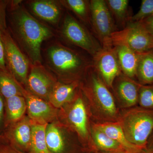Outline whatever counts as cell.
<instances>
[{
    "instance_id": "cell-23",
    "label": "cell",
    "mask_w": 153,
    "mask_h": 153,
    "mask_svg": "<svg viewBox=\"0 0 153 153\" xmlns=\"http://www.w3.org/2000/svg\"><path fill=\"white\" fill-rule=\"evenodd\" d=\"M6 100L8 121L11 123H18L23 117L27 109L25 97L15 96L7 99Z\"/></svg>"
},
{
    "instance_id": "cell-15",
    "label": "cell",
    "mask_w": 153,
    "mask_h": 153,
    "mask_svg": "<svg viewBox=\"0 0 153 153\" xmlns=\"http://www.w3.org/2000/svg\"><path fill=\"white\" fill-rule=\"evenodd\" d=\"M85 103L82 97L76 96L68 112L70 123L80 136L86 137L88 135L87 115Z\"/></svg>"
},
{
    "instance_id": "cell-17",
    "label": "cell",
    "mask_w": 153,
    "mask_h": 153,
    "mask_svg": "<svg viewBox=\"0 0 153 153\" xmlns=\"http://www.w3.org/2000/svg\"><path fill=\"white\" fill-rule=\"evenodd\" d=\"M79 82H57L49 95V100L52 106L59 108L74 97Z\"/></svg>"
},
{
    "instance_id": "cell-25",
    "label": "cell",
    "mask_w": 153,
    "mask_h": 153,
    "mask_svg": "<svg viewBox=\"0 0 153 153\" xmlns=\"http://www.w3.org/2000/svg\"><path fill=\"white\" fill-rule=\"evenodd\" d=\"M46 140L50 153H64L66 144L59 129L53 124H48L46 129Z\"/></svg>"
},
{
    "instance_id": "cell-2",
    "label": "cell",
    "mask_w": 153,
    "mask_h": 153,
    "mask_svg": "<svg viewBox=\"0 0 153 153\" xmlns=\"http://www.w3.org/2000/svg\"><path fill=\"white\" fill-rule=\"evenodd\" d=\"M44 55L46 67L59 76L63 82H79L93 66L92 58L59 42L49 44Z\"/></svg>"
},
{
    "instance_id": "cell-27",
    "label": "cell",
    "mask_w": 153,
    "mask_h": 153,
    "mask_svg": "<svg viewBox=\"0 0 153 153\" xmlns=\"http://www.w3.org/2000/svg\"><path fill=\"white\" fill-rule=\"evenodd\" d=\"M138 104L143 108L153 110V84L141 85Z\"/></svg>"
},
{
    "instance_id": "cell-19",
    "label": "cell",
    "mask_w": 153,
    "mask_h": 153,
    "mask_svg": "<svg viewBox=\"0 0 153 153\" xmlns=\"http://www.w3.org/2000/svg\"><path fill=\"white\" fill-rule=\"evenodd\" d=\"M136 77L141 85L153 84V50L140 54Z\"/></svg>"
},
{
    "instance_id": "cell-30",
    "label": "cell",
    "mask_w": 153,
    "mask_h": 153,
    "mask_svg": "<svg viewBox=\"0 0 153 153\" xmlns=\"http://www.w3.org/2000/svg\"><path fill=\"white\" fill-rule=\"evenodd\" d=\"M4 31L0 30V70L8 71L6 66L5 53L2 40V33Z\"/></svg>"
},
{
    "instance_id": "cell-21",
    "label": "cell",
    "mask_w": 153,
    "mask_h": 153,
    "mask_svg": "<svg viewBox=\"0 0 153 153\" xmlns=\"http://www.w3.org/2000/svg\"><path fill=\"white\" fill-rule=\"evenodd\" d=\"M25 90L9 72L0 70V94L5 99L15 96H24Z\"/></svg>"
},
{
    "instance_id": "cell-28",
    "label": "cell",
    "mask_w": 153,
    "mask_h": 153,
    "mask_svg": "<svg viewBox=\"0 0 153 153\" xmlns=\"http://www.w3.org/2000/svg\"><path fill=\"white\" fill-rule=\"evenodd\" d=\"M153 16V0H142L139 10L132 16L131 22H141Z\"/></svg>"
},
{
    "instance_id": "cell-6",
    "label": "cell",
    "mask_w": 153,
    "mask_h": 153,
    "mask_svg": "<svg viewBox=\"0 0 153 153\" xmlns=\"http://www.w3.org/2000/svg\"><path fill=\"white\" fill-rule=\"evenodd\" d=\"M113 46H123L141 54L153 50V38L139 22H131L111 37Z\"/></svg>"
},
{
    "instance_id": "cell-9",
    "label": "cell",
    "mask_w": 153,
    "mask_h": 153,
    "mask_svg": "<svg viewBox=\"0 0 153 153\" xmlns=\"http://www.w3.org/2000/svg\"><path fill=\"white\" fill-rule=\"evenodd\" d=\"M93 68L105 83L112 89L115 79L121 74L115 48L113 46L102 47L93 57Z\"/></svg>"
},
{
    "instance_id": "cell-1",
    "label": "cell",
    "mask_w": 153,
    "mask_h": 153,
    "mask_svg": "<svg viewBox=\"0 0 153 153\" xmlns=\"http://www.w3.org/2000/svg\"><path fill=\"white\" fill-rule=\"evenodd\" d=\"M22 1H9L7 13L8 30L31 64H42V44L53 38L55 33L45 23L30 13Z\"/></svg>"
},
{
    "instance_id": "cell-16",
    "label": "cell",
    "mask_w": 153,
    "mask_h": 153,
    "mask_svg": "<svg viewBox=\"0 0 153 153\" xmlns=\"http://www.w3.org/2000/svg\"><path fill=\"white\" fill-rule=\"evenodd\" d=\"M123 74L134 79L136 77L140 54L123 46L114 47Z\"/></svg>"
},
{
    "instance_id": "cell-11",
    "label": "cell",
    "mask_w": 153,
    "mask_h": 153,
    "mask_svg": "<svg viewBox=\"0 0 153 153\" xmlns=\"http://www.w3.org/2000/svg\"><path fill=\"white\" fill-rule=\"evenodd\" d=\"M27 3L32 15L36 19L53 26L59 25L64 8L60 1L32 0Z\"/></svg>"
},
{
    "instance_id": "cell-18",
    "label": "cell",
    "mask_w": 153,
    "mask_h": 153,
    "mask_svg": "<svg viewBox=\"0 0 153 153\" xmlns=\"http://www.w3.org/2000/svg\"><path fill=\"white\" fill-rule=\"evenodd\" d=\"M116 25L123 29L130 23L132 16L129 12L128 0H105Z\"/></svg>"
},
{
    "instance_id": "cell-20",
    "label": "cell",
    "mask_w": 153,
    "mask_h": 153,
    "mask_svg": "<svg viewBox=\"0 0 153 153\" xmlns=\"http://www.w3.org/2000/svg\"><path fill=\"white\" fill-rule=\"evenodd\" d=\"M94 126L103 131L111 138L117 142L125 149L130 150L140 149L132 144L127 140L118 121H106L95 124Z\"/></svg>"
},
{
    "instance_id": "cell-7",
    "label": "cell",
    "mask_w": 153,
    "mask_h": 153,
    "mask_svg": "<svg viewBox=\"0 0 153 153\" xmlns=\"http://www.w3.org/2000/svg\"><path fill=\"white\" fill-rule=\"evenodd\" d=\"M90 26L102 47L113 46L111 35L119 30L105 0H91Z\"/></svg>"
},
{
    "instance_id": "cell-31",
    "label": "cell",
    "mask_w": 153,
    "mask_h": 153,
    "mask_svg": "<svg viewBox=\"0 0 153 153\" xmlns=\"http://www.w3.org/2000/svg\"><path fill=\"white\" fill-rule=\"evenodd\" d=\"M139 22L153 38V16Z\"/></svg>"
},
{
    "instance_id": "cell-33",
    "label": "cell",
    "mask_w": 153,
    "mask_h": 153,
    "mask_svg": "<svg viewBox=\"0 0 153 153\" xmlns=\"http://www.w3.org/2000/svg\"><path fill=\"white\" fill-rule=\"evenodd\" d=\"M4 115V102L0 94V126L1 124Z\"/></svg>"
},
{
    "instance_id": "cell-4",
    "label": "cell",
    "mask_w": 153,
    "mask_h": 153,
    "mask_svg": "<svg viewBox=\"0 0 153 153\" xmlns=\"http://www.w3.org/2000/svg\"><path fill=\"white\" fill-rule=\"evenodd\" d=\"M84 78L85 83L81 85V89L92 103L94 104L96 109L109 121L115 120L118 115L117 108L109 88L93 67L90 68Z\"/></svg>"
},
{
    "instance_id": "cell-29",
    "label": "cell",
    "mask_w": 153,
    "mask_h": 153,
    "mask_svg": "<svg viewBox=\"0 0 153 153\" xmlns=\"http://www.w3.org/2000/svg\"><path fill=\"white\" fill-rule=\"evenodd\" d=\"M10 1L0 0V30H5L7 29V13Z\"/></svg>"
},
{
    "instance_id": "cell-24",
    "label": "cell",
    "mask_w": 153,
    "mask_h": 153,
    "mask_svg": "<svg viewBox=\"0 0 153 153\" xmlns=\"http://www.w3.org/2000/svg\"><path fill=\"white\" fill-rule=\"evenodd\" d=\"M63 7L71 11L84 25H90V1L60 0Z\"/></svg>"
},
{
    "instance_id": "cell-5",
    "label": "cell",
    "mask_w": 153,
    "mask_h": 153,
    "mask_svg": "<svg viewBox=\"0 0 153 153\" xmlns=\"http://www.w3.org/2000/svg\"><path fill=\"white\" fill-rule=\"evenodd\" d=\"M60 34L66 42L83 49L91 57L102 48L95 36L89 32L85 25L69 13H66L63 18Z\"/></svg>"
},
{
    "instance_id": "cell-35",
    "label": "cell",
    "mask_w": 153,
    "mask_h": 153,
    "mask_svg": "<svg viewBox=\"0 0 153 153\" xmlns=\"http://www.w3.org/2000/svg\"><path fill=\"white\" fill-rule=\"evenodd\" d=\"M147 153H153V150H151L148 151Z\"/></svg>"
},
{
    "instance_id": "cell-12",
    "label": "cell",
    "mask_w": 153,
    "mask_h": 153,
    "mask_svg": "<svg viewBox=\"0 0 153 153\" xmlns=\"http://www.w3.org/2000/svg\"><path fill=\"white\" fill-rule=\"evenodd\" d=\"M140 84L122 73L116 77L112 89L121 103L126 107H134L138 102Z\"/></svg>"
},
{
    "instance_id": "cell-22",
    "label": "cell",
    "mask_w": 153,
    "mask_h": 153,
    "mask_svg": "<svg viewBox=\"0 0 153 153\" xmlns=\"http://www.w3.org/2000/svg\"><path fill=\"white\" fill-rule=\"evenodd\" d=\"M47 125V123L34 122L32 124L31 148L29 153H50L46 140Z\"/></svg>"
},
{
    "instance_id": "cell-10",
    "label": "cell",
    "mask_w": 153,
    "mask_h": 153,
    "mask_svg": "<svg viewBox=\"0 0 153 153\" xmlns=\"http://www.w3.org/2000/svg\"><path fill=\"white\" fill-rule=\"evenodd\" d=\"M57 82L45 66L42 64L33 65L31 63L26 83L30 93L48 100Z\"/></svg>"
},
{
    "instance_id": "cell-3",
    "label": "cell",
    "mask_w": 153,
    "mask_h": 153,
    "mask_svg": "<svg viewBox=\"0 0 153 153\" xmlns=\"http://www.w3.org/2000/svg\"><path fill=\"white\" fill-rule=\"evenodd\" d=\"M118 122L129 142L140 149L146 146L153 132V110L134 106Z\"/></svg>"
},
{
    "instance_id": "cell-13",
    "label": "cell",
    "mask_w": 153,
    "mask_h": 153,
    "mask_svg": "<svg viewBox=\"0 0 153 153\" xmlns=\"http://www.w3.org/2000/svg\"><path fill=\"white\" fill-rule=\"evenodd\" d=\"M24 96L30 117L34 122L47 123L55 116V109L43 99L25 91Z\"/></svg>"
},
{
    "instance_id": "cell-34",
    "label": "cell",
    "mask_w": 153,
    "mask_h": 153,
    "mask_svg": "<svg viewBox=\"0 0 153 153\" xmlns=\"http://www.w3.org/2000/svg\"><path fill=\"white\" fill-rule=\"evenodd\" d=\"M150 141L151 143H152V145H153V132L152 133V134H151L150 137L149 139V141H148V142H149Z\"/></svg>"
},
{
    "instance_id": "cell-14",
    "label": "cell",
    "mask_w": 153,
    "mask_h": 153,
    "mask_svg": "<svg viewBox=\"0 0 153 153\" xmlns=\"http://www.w3.org/2000/svg\"><path fill=\"white\" fill-rule=\"evenodd\" d=\"M13 146L17 149L30 152L32 138V124L27 119L19 121L10 133Z\"/></svg>"
},
{
    "instance_id": "cell-8",
    "label": "cell",
    "mask_w": 153,
    "mask_h": 153,
    "mask_svg": "<svg viewBox=\"0 0 153 153\" xmlns=\"http://www.w3.org/2000/svg\"><path fill=\"white\" fill-rule=\"evenodd\" d=\"M6 66L9 72L19 83L26 85L31 63L21 50L7 29L2 33Z\"/></svg>"
},
{
    "instance_id": "cell-32",
    "label": "cell",
    "mask_w": 153,
    "mask_h": 153,
    "mask_svg": "<svg viewBox=\"0 0 153 153\" xmlns=\"http://www.w3.org/2000/svg\"><path fill=\"white\" fill-rule=\"evenodd\" d=\"M0 153H26L17 149L13 146H0Z\"/></svg>"
},
{
    "instance_id": "cell-26",
    "label": "cell",
    "mask_w": 153,
    "mask_h": 153,
    "mask_svg": "<svg viewBox=\"0 0 153 153\" xmlns=\"http://www.w3.org/2000/svg\"><path fill=\"white\" fill-rule=\"evenodd\" d=\"M92 136L96 144L103 149L113 150L118 148L123 147L117 142L109 137L94 126L92 128Z\"/></svg>"
}]
</instances>
